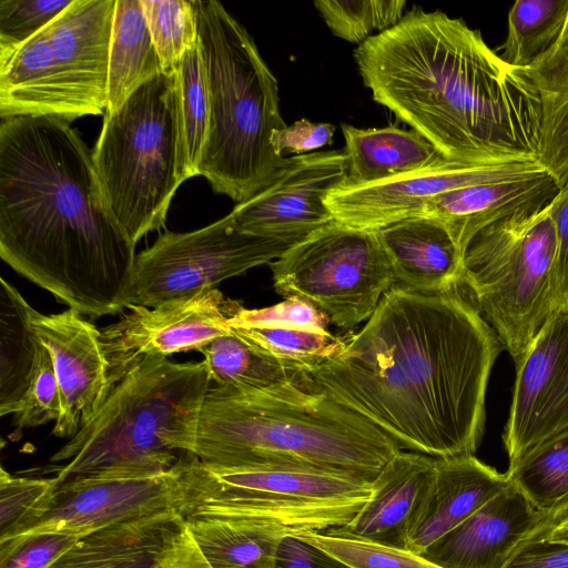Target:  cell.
<instances>
[{
    "mask_svg": "<svg viewBox=\"0 0 568 568\" xmlns=\"http://www.w3.org/2000/svg\"><path fill=\"white\" fill-rule=\"evenodd\" d=\"M135 244L113 216L92 155L67 121L0 125V256L83 315L128 308Z\"/></svg>",
    "mask_w": 568,
    "mask_h": 568,
    "instance_id": "2",
    "label": "cell"
},
{
    "mask_svg": "<svg viewBox=\"0 0 568 568\" xmlns=\"http://www.w3.org/2000/svg\"><path fill=\"white\" fill-rule=\"evenodd\" d=\"M510 483L474 455L436 458L427 496L408 538L407 549L420 554L462 524Z\"/></svg>",
    "mask_w": 568,
    "mask_h": 568,
    "instance_id": "23",
    "label": "cell"
},
{
    "mask_svg": "<svg viewBox=\"0 0 568 568\" xmlns=\"http://www.w3.org/2000/svg\"><path fill=\"white\" fill-rule=\"evenodd\" d=\"M568 18V0H517L508 13L504 61L526 69L559 38Z\"/></svg>",
    "mask_w": 568,
    "mask_h": 568,
    "instance_id": "32",
    "label": "cell"
},
{
    "mask_svg": "<svg viewBox=\"0 0 568 568\" xmlns=\"http://www.w3.org/2000/svg\"><path fill=\"white\" fill-rule=\"evenodd\" d=\"M270 267L278 294L310 303L343 329L366 322L396 284L377 233L336 220L293 244Z\"/></svg>",
    "mask_w": 568,
    "mask_h": 568,
    "instance_id": "11",
    "label": "cell"
},
{
    "mask_svg": "<svg viewBox=\"0 0 568 568\" xmlns=\"http://www.w3.org/2000/svg\"><path fill=\"white\" fill-rule=\"evenodd\" d=\"M436 458L399 452L372 481L366 504L335 531L373 542L406 548L435 473Z\"/></svg>",
    "mask_w": 568,
    "mask_h": 568,
    "instance_id": "21",
    "label": "cell"
},
{
    "mask_svg": "<svg viewBox=\"0 0 568 568\" xmlns=\"http://www.w3.org/2000/svg\"><path fill=\"white\" fill-rule=\"evenodd\" d=\"M233 304L207 287L152 307L130 305L116 323L100 329L113 384L144 358L200 351L230 333Z\"/></svg>",
    "mask_w": 568,
    "mask_h": 568,
    "instance_id": "15",
    "label": "cell"
},
{
    "mask_svg": "<svg viewBox=\"0 0 568 568\" xmlns=\"http://www.w3.org/2000/svg\"><path fill=\"white\" fill-rule=\"evenodd\" d=\"M530 538H545L552 542L568 544V515L547 528L544 532L534 534L528 539Z\"/></svg>",
    "mask_w": 568,
    "mask_h": 568,
    "instance_id": "47",
    "label": "cell"
},
{
    "mask_svg": "<svg viewBox=\"0 0 568 568\" xmlns=\"http://www.w3.org/2000/svg\"><path fill=\"white\" fill-rule=\"evenodd\" d=\"M199 352L215 385L261 390L297 382L286 365L260 352L233 328Z\"/></svg>",
    "mask_w": 568,
    "mask_h": 568,
    "instance_id": "31",
    "label": "cell"
},
{
    "mask_svg": "<svg viewBox=\"0 0 568 568\" xmlns=\"http://www.w3.org/2000/svg\"><path fill=\"white\" fill-rule=\"evenodd\" d=\"M141 4L162 71L173 74L183 55L197 43L193 0H141Z\"/></svg>",
    "mask_w": 568,
    "mask_h": 568,
    "instance_id": "35",
    "label": "cell"
},
{
    "mask_svg": "<svg viewBox=\"0 0 568 568\" xmlns=\"http://www.w3.org/2000/svg\"><path fill=\"white\" fill-rule=\"evenodd\" d=\"M557 235L550 202L479 232L463 255V284L516 363L554 307Z\"/></svg>",
    "mask_w": 568,
    "mask_h": 568,
    "instance_id": "10",
    "label": "cell"
},
{
    "mask_svg": "<svg viewBox=\"0 0 568 568\" xmlns=\"http://www.w3.org/2000/svg\"><path fill=\"white\" fill-rule=\"evenodd\" d=\"M345 140L346 178L341 185L371 184L414 171L439 155L414 130L395 125L359 129L341 124Z\"/></svg>",
    "mask_w": 568,
    "mask_h": 568,
    "instance_id": "25",
    "label": "cell"
},
{
    "mask_svg": "<svg viewBox=\"0 0 568 568\" xmlns=\"http://www.w3.org/2000/svg\"><path fill=\"white\" fill-rule=\"evenodd\" d=\"M187 455V454H186ZM150 476H97L57 480L0 541L41 531L85 535L115 524L176 509L184 457Z\"/></svg>",
    "mask_w": 568,
    "mask_h": 568,
    "instance_id": "13",
    "label": "cell"
},
{
    "mask_svg": "<svg viewBox=\"0 0 568 568\" xmlns=\"http://www.w3.org/2000/svg\"><path fill=\"white\" fill-rule=\"evenodd\" d=\"M542 524V515L510 481L420 555L442 568H505Z\"/></svg>",
    "mask_w": 568,
    "mask_h": 568,
    "instance_id": "20",
    "label": "cell"
},
{
    "mask_svg": "<svg viewBox=\"0 0 568 568\" xmlns=\"http://www.w3.org/2000/svg\"><path fill=\"white\" fill-rule=\"evenodd\" d=\"M333 357L300 383L354 410L399 446L434 458L474 455L485 427L496 332L456 290L395 284Z\"/></svg>",
    "mask_w": 568,
    "mask_h": 568,
    "instance_id": "1",
    "label": "cell"
},
{
    "mask_svg": "<svg viewBox=\"0 0 568 568\" xmlns=\"http://www.w3.org/2000/svg\"><path fill=\"white\" fill-rule=\"evenodd\" d=\"M187 528L211 568H276L288 535L266 523L235 516H186Z\"/></svg>",
    "mask_w": 568,
    "mask_h": 568,
    "instance_id": "26",
    "label": "cell"
},
{
    "mask_svg": "<svg viewBox=\"0 0 568 568\" xmlns=\"http://www.w3.org/2000/svg\"><path fill=\"white\" fill-rule=\"evenodd\" d=\"M31 326L52 357L61 393L62 413L52 433L71 438L114 387L100 329L73 308L48 315L33 310Z\"/></svg>",
    "mask_w": 568,
    "mask_h": 568,
    "instance_id": "18",
    "label": "cell"
},
{
    "mask_svg": "<svg viewBox=\"0 0 568 568\" xmlns=\"http://www.w3.org/2000/svg\"><path fill=\"white\" fill-rule=\"evenodd\" d=\"M227 323L231 328H300L329 332L328 320L313 305L297 297H287L272 306L253 310L244 308L235 302Z\"/></svg>",
    "mask_w": 568,
    "mask_h": 568,
    "instance_id": "40",
    "label": "cell"
},
{
    "mask_svg": "<svg viewBox=\"0 0 568 568\" xmlns=\"http://www.w3.org/2000/svg\"><path fill=\"white\" fill-rule=\"evenodd\" d=\"M559 185L548 172L494 183L468 185L433 199L423 215L438 220L464 252L486 227L523 211L549 203Z\"/></svg>",
    "mask_w": 568,
    "mask_h": 568,
    "instance_id": "22",
    "label": "cell"
},
{
    "mask_svg": "<svg viewBox=\"0 0 568 568\" xmlns=\"http://www.w3.org/2000/svg\"><path fill=\"white\" fill-rule=\"evenodd\" d=\"M80 537L67 531H41L0 541V568H49Z\"/></svg>",
    "mask_w": 568,
    "mask_h": 568,
    "instance_id": "41",
    "label": "cell"
},
{
    "mask_svg": "<svg viewBox=\"0 0 568 568\" xmlns=\"http://www.w3.org/2000/svg\"><path fill=\"white\" fill-rule=\"evenodd\" d=\"M211 383L204 361L144 358L51 457L67 462L58 467L55 479L170 470L182 458L178 453H194L199 415Z\"/></svg>",
    "mask_w": 568,
    "mask_h": 568,
    "instance_id": "5",
    "label": "cell"
},
{
    "mask_svg": "<svg viewBox=\"0 0 568 568\" xmlns=\"http://www.w3.org/2000/svg\"><path fill=\"white\" fill-rule=\"evenodd\" d=\"M550 214L557 235L554 307L568 308V179L550 201Z\"/></svg>",
    "mask_w": 568,
    "mask_h": 568,
    "instance_id": "44",
    "label": "cell"
},
{
    "mask_svg": "<svg viewBox=\"0 0 568 568\" xmlns=\"http://www.w3.org/2000/svg\"><path fill=\"white\" fill-rule=\"evenodd\" d=\"M507 475L544 517L534 534L558 523L568 515V429L509 466Z\"/></svg>",
    "mask_w": 568,
    "mask_h": 568,
    "instance_id": "30",
    "label": "cell"
},
{
    "mask_svg": "<svg viewBox=\"0 0 568 568\" xmlns=\"http://www.w3.org/2000/svg\"><path fill=\"white\" fill-rule=\"evenodd\" d=\"M210 95V125L199 175L242 203L286 163L272 148L286 126L278 83L252 36L215 0H193Z\"/></svg>",
    "mask_w": 568,
    "mask_h": 568,
    "instance_id": "6",
    "label": "cell"
},
{
    "mask_svg": "<svg viewBox=\"0 0 568 568\" xmlns=\"http://www.w3.org/2000/svg\"><path fill=\"white\" fill-rule=\"evenodd\" d=\"M54 477H21L0 469V538L4 537L50 490Z\"/></svg>",
    "mask_w": 568,
    "mask_h": 568,
    "instance_id": "42",
    "label": "cell"
},
{
    "mask_svg": "<svg viewBox=\"0 0 568 568\" xmlns=\"http://www.w3.org/2000/svg\"><path fill=\"white\" fill-rule=\"evenodd\" d=\"M335 126L331 123H316L301 119L291 125L275 130L271 136V144L275 153L283 152L296 155L316 152L333 143Z\"/></svg>",
    "mask_w": 568,
    "mask_h": 568,
    "instance_id": "43",
    "label": "cell"
},
{
    "mask_svg": "<svg viewBox=\"0 0 568 568\" xmlns=\"http://www.w3.org/2000/svg\"><path fill=\"white\" fill-rule=\"evenodd\" d=\"M539 95V161L559 187L568 179V22L555 44L525 69Z\"/></svg>",
    "mask_w": 568,
    "mask_h": 568,
    "instance_id": "27",
    "label": "cell"
},
{
    "mask_svg": "<svg viewBox=\"0 0 568 568\" xmlns=\"http://www.w3.org/2000/svg\"><path fill=\"white\" fill-rule=\"evenodd\" d=\"M293 244L245 233L230 213L194 231L166 232L135 256L129 306L152 307L214 287L270 264Z\"/></svg>",
    "mask_w": 568,
    "mask_h": 568,
    "instance_id": "12",
    "label": "cell"
},
{
    "mask_svg": "<svg viewBox=\"0 0 568 568\" xmlns=\"http://www.w3.org/2000/svg\"><path fill=\"white\" fill-rule=\"evenodd\" d=\"M515 365L504 433L509 466L568 429V308L551 313Z\"/></svg>",
    "mask_w": 568,
    "mask_h": 568,
    "instance_id": "16",
    "label": "cell"
},
{
    "mask_svg": "<svg viewBox=\"0 0 568 568\" xmlns=\"http://www.w3.org/2000/svg\"><path fill=\"white\" fill-rule=\"evenodd\" d=\"M354 59L374 101L444 158L539 161L541 108L534 81L462 19L415 8L358 44Z\"/></svg>",
    "mask_w": 568,
    "mask_h": 568,
    "instance_id": "3",
    "label": "cell"
},
{
    "mask_svg": "<svg viewBox=\"0 0 568 568\" xmlns=\"http://www.w3.org/2000/svg\"><path fill=\"white\" fill-rule=\"evenodd\" d=\"M396 284L428 294L463 284V253L438 220L409 217L376 232Z\"/></svg>",
    "mask_w": 568,
    "mask_h": 568,
    "instance_id": "24",
    "label": "cell"
},
{
    "mask_svg": "<svg viewBox=\"0 0 568 568\" xmlns=\"http://www.w3.org/2000/svg\"><path fill=\"white\" fill-rule=\"evenodd\" d=\"M372 494V481L315 468H217L189 454L181 475L180 513L253 518L290 535L347 525Z\"/></svg>",
    "mask_w": 568,
    "mask_h": 568,
    "instance_id": "9",
    "label": "cell"
},
{
    "mask_svg": "<svg viewBox=\"0 0 568 568\" xmlns=\"http://www.w3.org/2000/svg\"><path fill=\"white\" fill-rule=\"evenodd\" d=\"M162 72L141 0H116L104 113L118 110L140 85Z\"/></svg>",
    "mask_w": 568,
    "mask_h": 568,
    "instance_id": "28",
    "label": "cell"
},
{
    "mask_svg": "<svg viewBox=\"0 0 568 568\" xmlns=\"http://www.w3.org/2000/svg\"><path fill=\"white\" fill-rule=\"evenodd\" d=\"M505 568H568V544L527 539Z\"/></svg>",
    "mask_w": 568,
    "mask_h": 568,
    "instance_id": "46",
    "label": "cell"
},
{
    "mask_svg": "<svg viewBox=\"0 0 568 568\" xmlns=\"http://www.w3.org/2000/svg\"><path fill=\"white\" fill-rule=\"evenodd\" d=\"M276 568H352L335 556L303 539L286 536L278 548Z\"/></svg>",
    "mask_w": 568,
    "mask_h": 568,
    "instance_id": "45",
    "label": "cell"
},
{
    "mask_svg": "<svg viewBox=\"0 0 568 568\" xmlns=\"http://www.w3.org/2000/svg\"><path fill=\"white\" fill-rule=\"evenodd\" d=\"M187 178L199 175V165L210 125L206 70L199 45L190 49L176 68Z\"/></svg>",
    "mask_w": 568,
    "mask_h": 568,
    "instance_id": "33",
    "label": "cell"
},
{
    "mask_svg": "<svg viewBox=\"0 0 568 568\" xmlns=\"http://www.w3.org/2000/svg\"><path fill=\"white\" fill-rule=\"evenodd\" d=\"M345 178L343 151L291 156L265 187L230 214L245 233L296 243L334 221L325 200Z\"/></svg>",
    "mask_w": 568,
    "mask_h": 568,
    "instance_id": "17",
    "label": "cell"
},
{
    "mask_svg": "<svg viewBox=\"0 0 568 568\" xmlns=\"http://www.w3.org/2000/svg\"><path fill=\"white\" fill-rule=\"evenodd\" d=\"M116 0H73L41 31L0 57V116L67 122L105 112Z\"/></svg>",
    "mask_w": 568,
    "mask_h": 568,
    "instance_id": "8",
    "label": "cell"
},
{
    "mask_svg": "<svg viewBox=\"0 0 568 568\" xmlns=\"http://www.w3.org/2000/svg\"><path fill=\"white\" fill-rule=\"evenodd\" d=\"M315 8L338 38L361 44L375 30L395 26L406 6L403 0H317Z\"/></svg>",
    "mask_w": 568,
    "mask_h": 568,
    "instance_id": "36",
    "label": "cell"
},
{
    "mask_svg": "<svg viewBox=\"0 0 568 568\" xmlns=\"http://www.w3.org/2000/svg\"><path fill=\"white\" fill-rule=\"evenodd\" d=\"M352 568H442L420 554L354 538L328 529L300 535Z\"/></svg>",
    "mask_w": 568,
    "mask_h": 568,
    "instance_id": "37",
    "label": "cell"
},
{
    "mask_svg": "<svg viewBox=\"0 0 568 568\" xmlns=\"http://www.w3.org/2000/svg\"><path fill=\"white\" fill-rule=\"evenodd\" d=\"M92 162L111 212L136 244L164 225L173 195L187 180L176 73L140 85L104 113Z\"/></svg>",
    "mask_w": 568,
    "mask_h": 568,
    "instance_id": "7",
    "label": "cell"
},
{
    "mask_svg": "<svg viewBox=\"0 0 568 568\" xmlns=\"http://www.w3.org/2000/svg\"><path fill=\"white\" fill-rule=\"evenodd\" d=\"M49 568H211L176 509L82 535Z\"/></svg>",
    "mask_w": 568,
    "mask_h": 568,
    "instance_id": "19",
    "label": "cell"
},
{
    "mask_svg": "<svg viewBox=\"0 0 568 568\" xmlns=\"http://www.w3.org/2000/svg\"><path fill=\"white\" fill-rule=\"evenodd\" d=\"M73 0H1L0 57L7 55L41 31Z\"/></svg>",
    "mask_w": 568,
    "mask_h": 568,
    "instance_id": "39",
    "label": "cell"
},
{
    "mask_svg": "<svg viewBox=\"0 0 568 568\" xmlns=\"http://www.w3.org/2000/svg\"><path fill=\"white\" fill-rule=\"evenodd\" d=\"M400 450L363 416L291 382L261 390L210 387L193 454L210 467H303L373 481Z\"/></svg>",
    "mask_w": 568,
    "mask_h": 568,
    "instance_id": "4",
    "label": "cell"
},
{
    "mask_svg": "<svg viewBox=\"0 0 568 568\" xmlns=\"http://www.w3.org/2000/svg\"><path fill=\"white\" fill-rule=\"evenodd\" d=\"M34 308L0 278V415L13 414L29 386L41 344L31 326Z\"/></svg>",
    "mask_w": 568,
    "mask_h": 568,
    "instance_id": "29",
    "label": "cell"
},
{
    "mask_svg": "<svg viewBox=\"0 0 568 568\" xmlns=\"http://www.w3.org/2000/svg\"><path fill=\"white\" fill-rule=\"evenodd\" d=\"M567 22H568V18H567Z\"/></svg>",
    "mask_w": 568,
    "mask_h": 568,
    "instance_id": "48",
    "label": "cell"
},
{
    "mask_svg": "<svg viewBox=\"0 0 568 568\" xmlns=\"http://www.w3.org/2000/svg\"><path fill=\"white\" fill-rule=\"evenodd\" d=\"M61 413V393L52 357L41 343L29 386L14 408L13 425L21 430L55 423Z\"/></svg>",
    "mask_w": 568,
    "mask_h": 568,
    "instance_id": "38",
    "label": "cell"
},
{
    "mask_svg": "<svg viewBox=\"0 0 568 568\" xmlns=\"http://www.w3.org/2000/svg\"><path fill=\"white\" fill-rule=\"evenodd\" d=\"M260 352L283 363L294 374L336 355L343 336L300 328H233Z\"/></svg>",
    "mask_w": 568,
    "mask_h": 568,
    "instance_id": "34",
    "label": "cell"
},
{
    "mask_svg": "<svg viewBox=\"0 0 568 568\" xmlns=\"http://www.w3.org/2000/svg\"><path fill=\"white\" fill-rule=\"evenodd\" d=\"M546 171L539 161L476 164L439 155L414 171L387 180L355 186L339 185L327 195L325 204L337 222L377 232L396 222L423 215L427 204L446 192L535 176Z\"/></svg>",
    "mask_w": 568,
    "mask_h": 568,
    "instance_id": "14",
    "label": "cell"
}]
</instances>
